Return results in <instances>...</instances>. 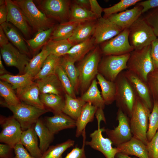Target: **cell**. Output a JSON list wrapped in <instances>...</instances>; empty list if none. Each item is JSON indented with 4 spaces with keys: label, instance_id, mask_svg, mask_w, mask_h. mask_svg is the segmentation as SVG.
<instances>
[{
    "label": "cell",
    "instance_id": "6da1fadb",
    "mask_svg": "<svg viewBox=\"0 0 158 158\" xmlns=\"http://www.w3.org/2000/svg\"><path fill=\"white\" fill-rule=\"evenodd\" d=\"M151 110L137 96L130 119V125L133 136L142 142L146 145L148 141L147 133Z\"/></svg>",
    "mask_w": 158,
    "mask_h": 158
},
{
    "label": "cell",
    "instance_id": "7a4b0ae2",
    "mask_svg": "<svg viewBox=\"0 0 158 158\" xmlns=\"http://www.w3.org/2000/svg\"><path fill=\"white\" fill-rule=\"evenodd\" d=\"M20 8L33 31L47 30L53 27V20L48 18L32 0H13Z\"/></svg>",
    "mask_w": 158,
    "mask_h": 158
},
{
    "label": "cell",
    "instance_id": "3957f363",
    "mask_svg": "<svg viewBox=\"0 0 158 158\" xmlns=\"http://www.w3.org/2000/svg\"><path fill=\"white\" fill-rule=\"evenodd\" d=\"M0 104L12 112L23 131L34 125L41 115L50 111L47 109L39 108L22 102L16 105H9L1 100Z\"/></svg>",
    "mask_w": 158,
    "mask_h": 158
},
{
    "label": "cell",
    "instance_id": "277c9868",
    "mask_svg": "<svg viewBox=\"0 0 158 158\" xmlns=\"http://www.w3.org/2000/svg\"><path fill=\"white\" fill-rule=\"evenodd\" d=\"M151 45L130 53L127 63V70L146 82L148 74L154 68L150 55Z\"/></svg>",
    "mask_w": 158,
    "mask_h": 158
},
{
    "label": "cell",
    "instance_id": "5b68a950",
    "mask_svg": "<svg viewBox=\"0 0 158 158\" xmlns=\"http://www.w3.org/2000/svg\"><path fill=\"white\" fill-rule=\"evenodd\" d=\"M115 82L116 89V104L118 109L130 118L137 95L123 72L119 74Z\"/></svg>",
    "mask_w": 158,
    "mask_h": 158
},
{
    "label": "cell",
    "instance_id": "8992f818",
    "mask_svg": "<svg viewBox=\"0 0 158 158\" xmlns=\"http://www.w3.org/2000/svg\"><path fill=\"white\" fill-rule=\"evenodd\" d=\"M128 39L134 50H138L150 45L157 37L143 18L140 17L129 28Z\"/></svg>",
    "mask_w": 158,
    "mask_h": 158
},
{
    "label": "cell",
    "instance_id": "52a82bcc",
    "mask_svg": "<svg viewBox=\"0 0 158 158\" xmlns=\"http://www.w3.org/2000/svg\"><path fill=\"white\" fill-rule=\"evenodd\" d=\"M100 58V50L97 47L83 59L78 67L79 85L83 91L87 89L98 73Z\"/></svg>",
    "mask_w": 158,
    "mask_h": 158
},
{
    "label": "cell",
    "instance_id": "ba28073f",
    "mask_svg": "<svg viewBox=\"0 0 158 158\" xmlns=\"http://www.w3.org/2000/svg\"><path fill=\"white\" fill-rule=\"evenodd\" d=\"M36 6L48 18L61 22L69 19V1L66 0H35Z\"/></svg>",
    "mask_w": 158,
    "mask_h": 158
},
{
    "label": "cell",
    "instance_id": "9c48e42d",
    "mask_svg": "<svg viewBox=\"0 0 158 158\" xmlns=\"http://www.w3.org/2000/svg\"><path fill=\"white\" fill-rule=\"evenodd\" d=\"M130 53L119 55L106 56L102 61L99 70L106 79L114 82L119 74L127 69Z\"/></svg>",
    "mask_w": 158,
    "mask_h": 158
},
{
    "label": "cell",
    "instance_id": "30bf717a",
    "mask_svg": "<svg viewBox=\"0 0 158 158\" xmlns=\"http://www.w3.org/2000/svg\"><path fill=\"white\" fill-rule=\"evenodd\" d=\"M116 119L118 122L117 127L114 129L105 128L104 131L116 147L128 141L133 137L130 118L119 109L117 113Z\"/></svg>",
    "mask_w": 158,
    "mask_h": 158
},
{
    "label": "cell",
    "instance_id": "8fae6325",
    "mask_svg": "<svg viewBox=\"0 0 158 158\" xmlns=\"http://www.w3.org/2000/svg\"><path fill=\"white\" fill-rule=\"evenodd\" d=\"M0 124L2 128L0 133V142L14 148L20 142L23 131L20 124L13 116L8 117L1 116Z\"/></svg>",
    "mask_w": 158,
    "mask_h": 158
},
{
    "label": "cell",
    "instance_id": "7c38bea8",
    "mask_svg": "<svg viewBox=\"0 0 158 158\" xmlns=\"http://www.w3.org/2000/svg\"><path fill=\"white\" fill-rule=\"evenodd\" d=\"M128 29L107 41L102 47V52L106 55H119L130 53L134 49L130 44Z\"/></svg>",
    "mask_w": 158,
    "mask_h": 158
},
{
    "label": "cell",
    "instance_id": "4fadbf2b",
    "mask_svg": "<svg viewBox=\"0 0 158 158\" xmlns=\"http://www.w3.org/2000/svg\"><path fill=\"white\" fill-rule=\"evenodd\" d=\"M0 51L7 66L16 67L21 74L24 73L26 67L31 59L28 56L21 53L10 42L0 47Z\"/></svg>",
    "mask_w": 158,
    "mask_h": 158
},
{
    "label": "cell",
    "instance_id": "5bb4252c",
    "mask_svg": "<svg viewBox=\"0 0 158 158\" xmlns=\"http://www.w3.org/2000/svg\"><path fill=\"white\" fill-rule=\"evenodd\" d=\"M104 128H100L98 127L97 130L90 134L91 140L85 141V144L101 152L106 158H112L114 157L118 152L116 147H112L113 143L111 140L103 136L102 133L104 132Z\"/></svg>",
    "mask_w": 158,
    "mask_h": 158
},
{
    "label": "cell",
    "instance_id": "9a60e30c",
    "mask_svg": "<svg viewBox=\"0 0 158 158\" xmlns=\"http://www.w3.org/2000/svg\"><path fill=\"white\" fill-rule=\"evenodd\" d=\"M7 8V22L11 23L28 39L32 34V29L28 23L20 7L13 0H5Z\"/></svg>",
    "mask_w": 158,
    "mask_h": 158
},
{
    "label": "cell",
    "instance_id": "2e32d148",
    "mask_svg": "<svg viewBox=\"0 0 158 158\" xmlns=\"http://www.w3.org/2000/svg\"><path fill=\"white\" fill-rule=\"evenodd\" d=\"M123 30L107 18L98 19L93 34L95 42L99 44L113 38Z\"/></svg>",
    "mask_w": 158,
    "mask_h": 158
},
{
    "label": "cell",
    "instance_id": "e0dca14e",
    "mask_svg": "<svg viewBox=\"0 0 158 158\" xmlns=\"http://www.w3.org/2000/svg\"><path fill=\"white\" fill-rule=\"evenodd\" d=\"M123 73L133 89L137 96L148 107L152 110L153 103L152 97L146 82L133 73L127 70Z\"/></svg>",
    "mask_w": 158,
    "mask_h": 158
},
{
    "label": "cell",
    "instance_id": "ac0fdd59",
    "mask_svg": "<svg viewBox=\"0 0 158 158\" xmlns=\"http://www.w3.org/2000/svg\"><path fill=\"white\" fill-rule=\"evenodd\" d=\"M142 7L136 5L133 8L112 15L107 18L122 30L129 28L142 14Z\"/></svg>",
    "mask_w": 158,
    "mask_h": 158
},
{
    "label": "cell",
    "instance_id": "d6986e66",
    "mask_svg": "<svg viewBox=\"0 0 158 158\" xmlns=\"http://www.w3.org/2000/svg\"><path fill=\"white\" fill-rule=\"evenodd\" d=\"M43 121L50 132L54 135L63 130L76 127V121L63 112L46 117Z\"/></svg>",
    "mask_w": 158,
    "mask_h": 158
},
{
    "label": "cell",
    "instance_id": "ffe728a7",
    "mask_svg": "<svg viewBox=\"0 0 158 158\" xmlns=\"http://www.w3.org/2000/svg\"><path fill=\"white\" fill-rule=\"evenodd\" d=\"M16 92L21 102L39 108L46 109L40 100V90L35 82L30 85L16 90Z\"/></svg>",
    "mask_w": 158,
    "mask_h": 158
},
{
    "label": "cell",
    "instance_id": "44dd1931",
    "mask_svg": "<svg viewBox=\"0 0 158 158\" xmlns=\"http://www.w3.org/2000/svg\"><path fill=\"white\" fill-rule=\"evenodd\" d=\"M116 148L118 152L128 155H134L139 158H149L146 145L141 141L133 136L128 141L118 145Z\"/></svg>",
    "mask_w": 158,
    "mask_h": 158
},
{
    "label": "cell",
    "instance_id": "7402d4cb",
    "mask_svg": "<svg viewBox=\"0 0 158 158\" xmlns=\"http://www.w3.org/2000/svg\"><path fill=\"white\" fill-rule=\"evenodd\" d=\"M34 125L23 131L20 142L29 153L36 158H40L42 153L38 142V136L34 129Z\"/></svg>",
    "mask_w": 158,
    "mask_h": 158
},
{
    "label": "cell",
    "instance_id": "603a6c76",
    "mask_svg": "<svg viewBox=\"0 0 158 158\" xmlns=\"http://www.w3.org/2000/svg\"><path fill=\"white\" fill-rule=\"evenodd\" d=\"M41 94H53L62 96L64 90L56 74L35 80Z\"/></svg>",
    "mask_w": 158,
    "mask_h": 158
},
{
    "label": "cell",
    "instance_id": "cb8c5ba5",
    "mask_svg": "<svg viewBox=\"0 0 158 158\" xmlns=\"http://www.w3.org/2000/svg\"><path fill=\"white\" fill-rule=\"evenodd\" d=\"M11 42L22 53L29 56L30 53L25 39L19 33L14 26L6 22L0 25Z\"/></svg>",
    "mask_w": 158,
    "mask_h": 158
},
{
    "label": "cell",
    "instance_id": "d4e9b609",
    "mask_svg": "<svg viewBox=\"0 0 158 158\" xmlns=\"http://www.w3.org/2000/svg\"><path fill=\"white\" fill-rule=\"evenodd\" d=\"M97 108L90 102H86L83 107L80 114L76 121L75 136L80 137L85 131L89 122L93 120Z\"/></svg>",
    "mask_w": 158,
    "mask_h": 158
},
{
    "label": "cell",
    "instance_id": "484cf974",
    "mask_svg": "<svg viewBox=\"0 0 158 158\" xmlns=\"http://www.w3.org/2000/svg\"><path fill=\"white\" fill-rule=\"evenodd\" d=\"M93 21L79 23L68 40L74 45L90 38L95 29L96 23Z\"/></svg>",
    "mask_w": 158,
    "mask_h": 158
},
{
    "label": "cell",
    "instance_id": "4316f807",
    "mask_svg": "<svg viewBox=\"0 0 158 158\" xmlns=\"http://www.w3.org/2000/svg\"><path fill=\"white\" fill-rule=\"evenodd\" d=\"M34 129L39 138V147L42 153L46 151L54 138V134L51 133L45 125L43 120L39 118L34 126Z\"/></svg>",
    "mask_w": 158,
    "mask_h": 158
},
{
    "label": "cell",
    "instance_id": "83f0119b",
    "mask_svg": "<svg viewBox=\"0 0 158 158\" xmlns=\"http://www.w3.org/2000/svg\"><path fill=\"white\" fill-rule=\"evenodd\" d=\"M101 89V95L105 105H109L115 101L116 89L115 83L106 79L101 74L97 75Z\"/></svg>",
    "mask_w": 158,
    "mask_h": 158
},
{
    "label": "cell",
    "instance_id": "f1b7e54d",
    "mask_svg": "<svg viewBox=\"0 0 158 158\" xmlns=\"http://www.w3.org/2000/svg\"><path fill=\"white\" fill-rule=\"evenodd\" d=\"M40 99L46 109L53 112L54 114L63 112L65 100L62 96L41 94Z\"/></svg>",
    "mask_w": 158,
    "mask_h": 158
},
{
    "label": "cell",
    "instance_id": "f546056e",
    "mask_svg": "<svg viewBox=\"0 0 158 158\" xmlns=\"http://www.w3.org/2000/svg\"><path fill=\"white\" fill-rule=\"evenodd\" d=\"M65 95V105L63 112L76 121L86 102L81 98H73L66 93Z\"/></svg>",
    "mask_w": 158,
    "mask_h": 158
},
{
    "label": "cell",
    "instance_id": "4dcf8cb0",
    "mask_svg": "<svg viewBox=\"0 0 158 158\" xmlns=\"http://www.w3.org/2000/svg\"><path fill=\"white\" fill-rule=\"evenodd\" d=\"M70 8L69 21L80 23L98 19L90 10L75 3L71 6Z\"/></svg>",
    "mask_w": 158,
    "mask_h": 158
},
{
    "label": "cell",
    "instance_id": "1f68e13d",
    "mask_svg": "<svg viewBox=\"0 0 158 158\" xmlns=\"http://www.w3.org/2000/svg\"><path fill=\"white\" fill-rule=\"evenodd\" d=\"M81 98L86 102L91 103L98 109H104V108L105 104L95 79L93 80L88 89L82 96Z\"/></svg>",
    "mask_w": 158,
    "mask_h": 158
},
{
    "label": "cell",
    "instance_id": "d6a6232c",
    "mask_svg": "<svg viewBox=\"0 0 158 158\" xmlns=\"http://www.w3.org/2000/svg\"><path fill=\"white\" fill-rule=\"evenodd\" d=\"M75 62L71 56L66 54L61 57V66L70 80L75 92H77L79 86V72L74 65Z\"/></svg>",
    "mask_w": 158,
    "mask_h": 158
},
{
    "label": "cell",
    "instance_id": "836d02e7",
    "mask_svg": "<svg viewBox=\"0 0 158 158\" xmlns=\"http://www.w3.org/2000/svg\"><path fill=\"white\" fill-rule=\"evenodd\" d=\"M61 57L51 54L49 55L44 62L39 72L34 78V80L56 74L57 68L61 66Z\"/></svg>",
    "mask_w": 158,
    "mask_h": 158
},
{
    "label": "cell",
    "instance_id": "e575fe53",
    "mask_svg": "<svg viewBox=\"0 0 158 158\" xmlns=\"http://www.w3.org/2000/svg\"><path fill=\"white\" fill-rule=\"evenodd\" d=\"M0 78L1 80L11 84L14 89L16 90L23 88L35 83L34 77L27 73L18 75L6 74L1 75Z\"/></svg>",
    "mask_w": 158,
    "mask_h": 158
},
{
    "label": "cell",
    "instance_id": "d590c367",
    "mask_svg": "<svg viewBox=\"0 0 158 158\" xmlns=\"http://www.w3.org/2000/svg\"><path fill=\"white\" fill-rule=\"evenodd\" d=\"M79 24L69 21L60 23L55 28H54L49 40L68 39Z\"/></svg>",
    "mask_w": 158,
    "mask_h": 158
},
{
    "label": "cell",
    "instance_id": "8d00e7d4",
    "mask_svg": "<svg viewBox=\"0 0 158 158\" xmlns=\"http://www.w3.org/2000/svg\"><path fill=\"white\" fill-rule=\"evenodd\" d=\"M50 53L44 45L41 51L31 59L25 69V73H28L34 78L39 72L43 63Z\"/></svg>",
    "mask_w": 158,
    "mask_h": 158
},
{
    "label": "cell",
    "instance_id": "74e56055",
    "mask_svg": "<svg viewBox=\"0 0 158 158\" xmlns=\"http://www.w3.org/2000/svg\"><path fill=\"white\" fill-rule=\"evenodd\" d=\"M54 28L53 27L47 30H39L36 32L33 38L25 39L28 47L33 52L38 51L49 40Z\"/></svg>",
    "mask_w": 158,
    "mask_h": 158
},
{
    "label": "cell",
    "instance_id": "f35d334b",
    "mask_svg": "<svg viewBox=\"0 0 158 158\" xmlns=\"http://www.w3.org/2000/svg\"><path fill=\"white\" fill-rule=\"evenodd\" d=\"M95 44L94 37L90 38L86 40L73 46L67 54L71 56L75 62L84 57L92 49Z\"/></svg>",
    "mask_w": 158,
    "mask_h": 158
},
{
    "label": "cell",
    "instance_id": "ab89813d",
    "mask_svg": "<svg viewBox=\"0 0 158 158\" xmlns=\"http://www.w3.org/2000/svg\"><path fill=\"white\" fill-rule=\"evenodd\" d=\"M45 45L50 51V54L58 57H62L67 54L74 45L68 39L49 40Z\"/></svg>",
    "mask_w": 158,
    "mask_h": 158
},
{
    "label": "cell",
    "instance_id": "60d3db41",
    "mask_svg": "<svg viewBox=\"0 0 158 158\" xmlns=\"http://www.w3.org/2000/svg\"><path fill=\"white\" fill-rule=\"evenodd\" d=\"M0 95L8 105H16L21 102L12 85L2 80L0 81Z\"/></svg>",
    "mask_w": 158,
    "mask_h": 158
},
{
    "label": "cell",
    "instance_id": "b9f144b4",
    "mask_svg": "<svg viewBox=\"0 0 158 158\" xmlns=\"http://www.w3.org/2000/svg\"><path fill=\"white\" fill-rule=\"evenodd\" d=\"M74 143L73 140L69 139L63 142L50 146L40 158H62L64 152L73 147Z\"/></svg>",
    "mask_w": 158,
    "mask_h": 158
},
{
    "label": "cell",
    "instance_id": "7bdbcfd3",
    "mask_svg": "<svg viewBox=\"0 0 158 158\" xmlns=\"http://www.w3.org/2000/svg\"><path fill=\"white\" fill-rule=\"evenodd\" d=\"M158 129V101H154L153 107L149 117V123L147 133L148 142L150 141Z\"/></svg>",
    "mask_w": 158,
    "mask_h": 158
},
{
    "label": "cell",
    "instance_id": "ee69618b",
    "mask_svg": "<svg viewBox=\"0 0 158 158\" xmlns=\"http://www.w3.org/2000/svg\"><path fill=\"white\" fill-rule=\"evenodd\" d=\"M141 1V0H121L112 6L103 8L104 17L107 18L112 15L123 11L128 7L137 4Z\"/></svg>",
    "mask_w": 158,
    "mask_h": 158
},
{
    "label": "cell",
    "instance_id": "f6af8a7d",
    "mask_svg": "<svg viewBox=\"0 0 158 158\" xmlns=\"http://www.w3.org/2000/svg\"><path fill=\"white\" fill-rule=\"evenodd\" d=\"M56 74L66 93L73 98H76L75 91L73 86L61 66H60L57 68Z\"/></svg>",
    "mask_w": 158,
    "mask_h": 158
},
{
    "label": "cell",
    "instance_id": "bcb514c9",
    "mask_svg": "<svg viewBox=\"0 0 158 158\" xmlns=\"http://www.w3.org/2000/svg\"><path fill=\"white\" fill-rule=\"evenodd\" d=\"M146 83L153 101H158V68L148 74Z\"/></svg>",
    "mask_w": 158,
    "mask_h": 158
},
{
    "label": "cell",
    "instance_id": "7dc6e473",
    "mask_svg": "<svg viewBox=\"0 0 158 158\" xmlns=\"http://www.w3.org/2000/svg\"><path fill=\"white\" fill-rule=\"evenodd\" d=\"M149 11L143 18L158 38V7Z\"/></svg>",
    "mask_w": 158,
    "mask_h": 158
},
{
    "label": "cell",
    "instance_id": "c3c4849f",
    "mask_svg": "<svg viewBox=\"0 0 158 158\" xmlns=\"http://www.w3.org/2000/svg\"><path fill=\"white\" fill-rule=\"evenodd\" d=\"M146 147L149 158H158V129Z\"/></svg>",
    "mask_w": 158,
    "mask_h": 158
},
{
    "label": "cell",
    "instance_id": "681fc988",
    "mask_svg": "<svg viewBox=\"0 0 158 158\" xmlns=\"http://www.w3.org/2000/svg\"><path fill=\"white\" fill-rule=\"evenodd\" d=\"M14 149V158H36L29 153L20 142L15 146Z\"/></svg>",
    "mask_w": 158,
    "mask_h": 158
},
{
    "label": "cell",
    "instance_id": "f907efd6",
    "mask_svg": "<svg viewBox=\"0 0 158 158\" xmlns=\"http://www.w3.org/2000/svg\"><path fill=\"white\" fill-rule=\"evenodd\" d=\"M150 55L154 69L158 68V38L151 44Z\"/></svg>",
    "mask_w": 158,
    "mask_h": 158
},
{
    "label": "cell",
    "instance_id": "816d5d0a",
    "mask_svg": "<svg viewBox=\"0 0 158 158\" xmlns=\"http://www.w3.org/2000/svg\"><path fill=\"white\" fill-rule=\"evenodd\" d=\"M85 142L84 139L83 145L81 148L77 147H75L64 158H87L85 151Z\"/></svg>",
    "mask_w": 158,
    "mask_h": 158
},
{
    "label": "cell",
    "instance_id": "f5cc1de1",
    "mask_svg": "<svg viewBox=\"0 0 158 158\" xmlns=\"http://www.w3.org/2000/svg\"><path fill=\"white\" fill-rule=\"evenodd\" d=\"M14 148L6 144H0V158H14Z\"/></svg>",
    "mask_w": 158,
    "mask_h": 158
},
{
    "label": "cell",
    "instance_id": "db71d44e",
    "mask_svg": "<svg viewBox=\"0 0 158 158\" xmlns=\"http://www.w3.org/2000/svg\"><path fill=\"white\" fill-rule=\"evenodd\" d=\"M137 5L142 6V13L154 8L158 7V0H147L144 1L141 0L138 3Z\"/></svg>",
    "mask_w": 158,
    "mask_h": 158
},
{
    "label": "cell",
    "instance_id": "11a10c76",
    "mask_svg": "<svg viewBox=\"0 0 158 158\" xmlns=\"http://www.w3.org/2000/svg\"><path fill=\"white\" fill-rule=\"evenodd\" d=\"M90 11L95 14L98 19L102 17L101 14L103 9L96 0H89Z\"/></svg>",
    "mask_w": 158,
    "mask_h": 158
},
{
    "label": "cell",
    "instance_id": "9f6ffc18",
    "mask_svg": "<svg viewBox=\"0 0 158 158\" xmlns=\"http://www.w3.org/2000/svg\"><path fill=\"white\" fill-rule=\"evenodd\" d=\"M7 12V8L6 3L0 6V25L6 22Z\"/></svg>",
    "mask_w": 158,
    "mask_h": 158
},
{
    "label": "cell",
    "instance_id": "6f0895ef",
    "mask_svg": "<svg viewBox=\"0 0 158 158\" xmlns=\"http://www.w3.org/2000/svg\"><path fill=\"white\" fill-rule=\"evenodd\" d=\"M9 41L2 27L0 25V47L8 44L9 43Z\"/></svg>",
    "mask_w": 158,
    "mask_h": 158
},
{
    "label": "cell",
    "instance_id": "680465c9",
    "mask_svg": "<svg viewBox=\"0 0 158 158\" xmlns=\"http://www.w3.org/2000/svg\"><path fill=\"white\" fill-rule=\"evenodd\" d=\"M74 2L75 4L83 8L88 10L90 9L89 0H76Z\"/></svg>",
    "mask_w": 158,
    "mask_h": 158
},
{
    "label": "cell",
    "instance_id": "91938a15",
    "mask_svg": "<svg viewBox=\"0 0 158 158\" xmlns=\"http://www.w3.org/2000/svg\"><path fill=\"white\" fill-rule=\"evenodd\" d=\"M1 55L0 54V74L2 75L6 74H9V72L5 69L2 63L1 59Z\"/></svg>",
    "mask_w": 158,
    "mask_h": 158
},
{
    "label": "cell",
    "instance_id": "94428289",
    "mask_svg": "<svg viewBox=\"0 0 158 158\" xmlns=\"http://www.w3.org/2000/svg\"><path fill=\"white\" fill-rule=\"evenodd\" d=\"M115 158H135L129 157L128 155L121 152H118L117 153L115 156Z\"/></svg>",
    "mask_w": 158,
    "mask_h": 158
},
{
    "label": "cell",
    "instance_id": "6125c7cd",
    "mask_svg": "<svg viewBox=\"0 0 158 158\" xmlns=\"http://www.w3.org/2000/svg\"><path fill=\"white\" fill-rule=\"evenodd\" d=\"M6 4L5 0H0V6Z\"/></svg>",
    "mask_w": 158,
    "mask_h": 158
},
{
    "label": "cell",
    "instance_id": "be15d7a7",
    "mask_svg": "<svg viewBox=\"0 0 158 158\" xmlns=\"http://www.w3.org/2000/svg\"><path fill=\"white\" fill-rule=\"evenodd\" d=\"M112 158H115V157H112Z\"/></svg>",
    "mask_w": 158,
    "mask_h": 158
}]
</instances>
